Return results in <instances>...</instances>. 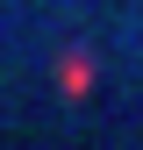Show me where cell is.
<instances>
[{"label": "cell", "instance_id": "1", "mask_svg": "<svg viewBox=\"0 0 143 150\" xmlns=\"http://www.w3.org/2000/svg\"><path fill=\"white\" fill-rule=\"evenodd\" d=\"M57 93L64 100H86V93H93V57H86V50H72L57 64Z\"/></svg>", "mask_w": 143, "mask_h": 150}]
</instances>
